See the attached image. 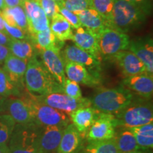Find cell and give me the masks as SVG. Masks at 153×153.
<instances>
[{"label":"cell","instance_id":"obj_28","mask_svg":"<svg viewBox=\"0 0 153 153\" xmlns=\"http://www.w3.org/2000/svg\"><path fill=\"white\" fill-rule=\"evenodd\" d=\"M8 48L11 54L28 62L36 55V50L30 40H16L11 38Z\"/></svg>","mask_w":153,"mask_h":153},{"label":"cell","instance_id":"obj_37","mask_svg":"<svg viewBox=\"0 0 153 153\" xmlns=\"http://www.w3.org/2000/svg\"><path fill=\"white\" fill-rule=\"evenodd\" d=\"M4 28L6 33L11 38L16 40H30V33L16 26H11L4 22Z\"/></svg>","mask_w":153,"mask_h":153},{"label":"cell","instance_id":"obj_46","mask_svg":"<svg viewBox=\"0 0 153 153\" xmlns=\"http://www.w3.org/2000/svg\"><path fill=\"white\" fill-rule=\"evenodd\" d=\"M5 4H4V0H0V13L1 11L5 8Z\"/></svg>","mask_w":153,"mask_h":153},{"label":"cell","instance_id":"obj_48","mask_svg":"<svg viewBox=\"0 0 153 153\" xmlns=\"http://www.w3.org/2000/svg\"><path fill=\"white\" fill-rule=\"evenodd\" d=\"M53 1H55V2H56V4L58 6H60L61 4L62 3V1H64V0H53Z\"/></svg>","mask_w":153,"mask_h":153},{"label":"cell","instance_id":"obj_30","mask_svg":"<svg viewBox=\"0 0 153 153\" xmlns=\"http://www.w3.org/2000/svg\"><path fill=\"white\" fill-rule=\"evenodd\" d=\"M82 153H119L114 138L105 140L89 141Z\"/></svg>","mask_w":153,"mask_h":153},{"label":"cell","instance_id":"obj_11","mask_svg":"<svg viewBox=\"0 0 153 153\" xmlns=\"http://www.w3.org/2000/svg\"><path fill=\"white\" fill-rule=\"evenodd\" d=\"M39 53L44 66L63 89L67 77L65 71V61L60 54V49L50 48L42 50Z\"/></svg>","mask_w":153,"mask_h":153},{"label":"cell","instance_id":"obj_1","mask_svg":"<svg viewBox=\"0 0 153 153\" xmlns=\"http://www.w3.org/2000/svg\"><path fill=\"white\" fill-rule=\"evenodd\" d=\"M151 9L128 0H114L106 26L126 33L140 27L150 14Z\"/></svg>","mask_w":153,"mask_h":153},{"label":"cell","instance_id":"obj_6","mask_svg":"<svg viewBox=\"0 0 153 153\" xmlns=\"http://www.w3.org/2000/svg\"><path fill=\"white\" fill-rule=\"evenodd\" d=\"M24 97L31 108L36 125L41 127L54 126L65 128L70 124V118L64 112L38 102L30 97L29 93Z\"/></svg>","mask_w":153,"mask_h":153},{"label":"cell","instance_id":"obj_19","mask_svg":"<svg viewBox=\"0 0 153 153\" xmlns=\"http://www.w3.org/2000/svg\"><path fill=\"white\" fill-rule=\"evenodd\" d=\"M98 111L92 106L78 108L68 114L69 118L82 137L86 136L88 130L97 118Z\"/></svg>","mask_w":153,"mask_h":153},{"label":"cell","instance_id":"obj_49","mask_svg":"<svg viewBox=\"0 0 153 153\" xmlns=\"http://www.w3.org/2000/svg\"><path fill=\"white\" fill-rule=\"evenodd\" d=\"M22 1H28V0H22Z\"/></svg>","mask_w":153,"mask_h":153},{"label":"cell","instance_id":"obj_18","mask_svg":"<svg viewBox=\"0 0 153 153\" xmlns=\"http://www.w3.org/2000/svg\"><path fill=\"white\" fill-rule=\"evenodd\" d=\"M114 58L120 67L125 76L148 73L142 61L130 51H122L117 53Z\"/></svg>","mask_w":153,"mask_h":153},{"label":"cell","instance_id":"obj_22","mask_svg":"<svg viewBox=\"0 0 153 153\" xmlns=\"http://www.w3.org/2000/svg\"><path fill=\"white\" fill-rule=\"evenodd\" d=\"M72 40L79 48L89 53L97 58L100 59L101 57L99 51L97 35L91 30L80 26L76 29Z\"/></svg>","mask_w":153,"mask_h":153},{"label":"cell","instance_id":"obj_42","mask_svg":"<svg viewBox=\"0 0 153 153\" xmlns=\"http://www.w3.org/2000/svg\"><path fill=\"white\" fill-rule=\"evenodd\" d=\"M128 1L138 4L144 6V7L152 8V0H128Z\"/></svg>","mask_w":153,"mask_h":153},{"label":"cell","instance_id":"obj_41","mask_svg":"<svg viewBox=\"0 0 153 153\" xmlns=\"http://www.w3.org/2000/svg\"><path fill=\"white\" fill-rule=\"evenodd\" d=\"M6 7H14L17 6H22V0H4Z\"/></svg>","mask_w":153,"mask_h":153},{"label":"cell","instance_id":"obj_12","mask_svg":"<svg viewBox=\"0 0 153 153\" xmlns=\"http://www.w3.org/2000/svg\"><path fill=\"white\" fill-rule=\"evenodd\" d=\"M22 7L27 19L30 35H34L50 28L49 19L37 1L35 0L23 1Z\"/></svg>","mask_w":153,"mask_h":153},{"label":"cell","instance_id":"obj_33","mask_svg":"<svg viewBox=\"0 0 153 153\" xmlns=\"http://www.w3.org/2000/svg\"><path fill=\"white\" fill-rule=\"evenodd\" d=\"M91 3L93 8L104 19L106 24L111 14L114 0H91Z\"/></svg>","mask_w":153,"mask_h":153},{"label":"cell","instance_id":"obj_32","mask_svg":"<svg viewBox=\"0 0 153 153\" xmlns=\"http://www.w3.org/2000/svg\"><path fill=\"white\" fill-rule=\"evenodd\" d=\"M16 124L10 115L0 114V144L8 143Z\"/></svg>","mask_w":153,"mask_h":153},{"label":"cell","instance_id":"obj_20","mask_svg":"<svg viewBox=\"0 0 153 153\" xmlns=\"http://www.w3.org/2000/svg\"><path fill=\"white\" fill-rule=\"evenodd\" d=\"M2 69L9 79L21 90L25 87L24 74L27 67V62L9 54L3 64Z\"/></svg>","mask_w":153,"mask_h":153},{"label":"cell","instance_id":"obj_47","mask_svg":"<svg viewBox=\"0 0 153 153\" xmlns=\"http://www.w3.org/2000/svg\"><path fill=\"white\" fill-rule=\"evenodd\" d=\"M122 153H150L149 151H145V150H137V151H134V152H122Z\"/></svg>","mask_w":153,"mask_h":153},{"label":"cell","instance_id":"obj_10","mask_svg":"<svg viewBox=\"0 0 153 153\" xmlns=\"http://www.w3.org/2000/svg\"><path fill=\"white\" fill-rule=\"evenodd\" d=\"M65 62H70L82 65L97 76H100L101 70V60L93 55L84 51L75 45H68L62 53Z\"/></svg>","mask_w":153,"mask_h":153},{"label":"cell","instance_id":"obj_21","mask_svg":"<svg viewBox=\"0 0 153 153\" xmlns=\"http://www.w3.org/2000/svg\"><path fill=\"white\" fill-rule=\"evenodd\" d=\"M82 148V137L72 123L63 131L60 144L55 153H78Z\"/></svg>","mask_w":153,"mask_h":153},{"label":"cell","instance_id":"obj_9","mask_svg":"<svg viewBox=\"0 0 153 153\" xmlns=\"http://www.w3.org/2000/svg\"><path fill=\"white\" fill-rule=\"evenodd\" d=\"M116 118L114 115L98 111L97 118L86 134L88 141L105 140L114 138L116 133Z\"/></svg>","mask_w":153,"mask_h":153},{"label":"cell","instance_id":"obj_31","mask_svg":"<svg viewBox=\"0 0 153 153\" xmlns=\"http://www.w3.org/2000/svg\"><path fill=\"white\" fill-rule=\"evenodd\" d=\"M22 90L11 81L9 76L2 68H0V97H20Z\"/></svg>","mask_w":153,"mask_h":153},{"label":"cell","instance_id":"obj_38","mask_svg":"<svg viewBox=\"0 0 153 153\" xmlns=\"http://www.w3.org/2000/svg\"><path fill=\"white\" fill-rule=\"evenodd\" d=\"M59 13H60V14L70 23L72 27L74 29H76V28L82 26V24L79 22L78 16L72 11L68 10L62 6H60L59 7Z\"/></svg>","mask_w":153,"mask_h":153},{"label":"cell","instance_id":"obj_4","mask_svg":"<svg viewBox=\"0 0 153 153\" xmlns=\"http://www.w3.org/2000/svg\"><path fill=\"white\" fill-rule=\"evenodd\" d=\"M114 116L116 128H133L152 123V104L149 99L137 96L128 106Z\"/></svg>","mask_w":153,"mask_h":153},{"label":"cell","instance_id":"obj_34","mask_svg":"<svg viewBox=\"0 0 153 153\" xmlns=\"http://www.w3.org/2000/svg\"><path fill=\"white\" fill-rule=\"evenodd\" d=\"M60 6L74 14L88 9H94L91 0H64Z\"/></svg>","mask_w":153,"mask_h":153},{"label":"cell","instance_id":"obj_36","mask_svg":"<svg viewBox=\"0 0 153 153\" xmlns=\"http://www.w3.org/2000/svg\"><path fill=\"white\" fill-rule=\"evenodd\" d=\"M63 91L65 94L74 99H81L82 97V91L79 84L66 78Z\"/></svg>","mask_w":153,"mask_h":153},{"label":"cell","instance_id":"obj_44","mask_svg":"<svg viewBox=\"0 0 153 153\" xmlns=\"http://www.w3.org/2000/svg\"><path fill=\"white\" fill-rule=\"evenodd\" d=\"M0 153H9V147L7 143L0 144Z\"/></svg>","mask_w":153,"mask_h":153},{"label":"cell","instance_id":"obj_24","mask_svg":"<svg viewBox=\"0 0 153 153\" xmlns=\"http://www.w3.org/2000/svg\"><path fill=\"white\" fill-rule=\"evenodd\" d=\"M4 22L9 26H16L29 33L28 27V22L26 14L22 6L14 7H5L1 11Z\"/></svg>","mask_w":153,"mask_h":153},{"label":"cell","instance_id":"obj_40","mask_svg":"<svg viewBox=\"0 0 153 153\" xmlns=\"http://www.w3.org/2000/svg\"><path fill=\"white\" fill-rule=\"evenodd\" d=\"M11 40V38L7 34L0 31V45L8 47Z\"/></svg>","mask_w":153,"mask_h":153},{"label":"cell","instance_id":"obj_3","mask_svg":"<svg viewBox=\"0 0 153 153\" xmlns=\"http://www.w3.org/2000/svg\"><path fill=\"white\" fill-rule=\"evenodd\" d=\"M135 94L123 85L115 88H98L91 99V106L99 112L116 115L128 106Z\"/></svg>","mask_w":153,"mask_h":153},{"label":"cell","instance_id":"obj_8","mask_svg":"<svg viewBox=\"0 0 153 153\" xmlns=\"http://www.w3.org/2000/svg\"><path fill=\"white\" fill-rule=\"evenodd\" d=\"M29 94L38 102L64 112L68 115L78 108L91 106L90 99L85 97L74 99L64 93H52L45 95H33L29 93Z\"/></svg>","mask_w":153,"mask_h":153},{"label":"cell","instance_id":"obj_2","mask_svg":"<svg viewBox=\"0 0 153 153\" xmlns=\"http://www.w3.org/2000/svg\"><path fill=\"white\" fill-rule=\"evenodd\" d=\"M24 85L28 92L33 95L64 93L62 87L55 81L43 62L38 60L36 55L27 62Z\"/></svg>","mask_w":153,"mask_h":153},{"label":"cell","instance_id":"obj_25","mask_svg":"<svg viewBox=\"0 0 153 153\" xmlns=\"http://www.w3.org/2000/svg\"><path fill=\"white\" fill-rule=\"evenodd\" d=\"M30 41L38 53L50 48H57L61 50L64 44V42L58 41L55 37L50 28L34 35H30Z\"/></svg>","mask_w":153,"mask_h":153},{"label":"cell","instance_id":"obj_14","mask_svg":"<svg viewBox=\"0 0 153 153\" xmlns=\"http://www.w3.org/2000/svg\"><path fill=\"white\" fill-rule=\"evenodd\" d=\"M128 50L142 61L147 72L153 75V43L152 38H139L130 41Z\"/></svg>","mask_w":153,"mask_h":153},{"label":"cell","instance_id":"obj_35","mask_svg":"<svg viewBox=\"0 0 153 153\" xmlns=\"http://www.w3.org/2000/svg\"><path fill=\"white\" fill-rule=\"evenodd\" d=\"M46 14L48 19L51 21L53 17L59 13V6L53 0H35Z\"/></svg>","mask_w":153,"mask_h":153},{"label":"cell","instance_id":"obj_27","mask_svg":"<svg viewBox=\"0 0 153 153\" xmlns=\"http://www.w3.org/2000/svg\"><path fill=\"white\" fill-rule=\"evenodd\" d=\"M51 21L50 28L58 41L64 42L67 40L72 39L73 33L72 26L60 13L55 14Z\"/></svg>","mask_w":153,"mask_h":153},{"label":"cell","instance_id":"obj_17","mask_svg":"<svg viewBox=\"0 0 153 153\" xmlns=\"http://www.w3.org/2000/svg\"><path fill=\"white\" fill-rule=\"evenodd\" d=\"M64 129L54 126L41 127L38 137L40 153H55L60 144Z\"/></svg>","mask_w":153,"mask_h":153},{"label":"cell","instance_id":"obj_39","mask_svg":"<svg viewBox=\"0 0 153 153\" xmlns=\"http://www.w3.org/2000/svg\"><path fill=\"white\" fill-rule=\"evenodd\" d=\"M10 53V51L8 47L0 45V66L3 65L6 58L8 57Z\"/></svg>","mask_w":153,"mask_h":153},{"label":"cell","instance_id":"obj_7","mask_svg":"<svg viewBox=\"0 0 153 153\" xmlns=\"http://www.w3.org/2000/svg\"><path fill=\"white\" fill-rule=\"evenodd\" d=\"M96 35L101 57L111 58L120 51L128 49L131 40L125 33L105 26Z\"/></svg>","mask_w":153,"mask_h":153},{"label":"cell","instance_id":"obj_5","mask_svg":"<svg viewBox=\"0 0 153 153\" xmlns=\"http://www.w3.org/2000/svg\"><path fill=\"white\" fill-rule=\"evenodd\" d=\"M41 128L35 123L16 124L7 143L9 153H40L38 137Z\"/></svg>","mask_w":153,"mask_h":153},{"label":"cell","instance_id":"obj_15","mask_svg":"<svg viewBox=\"0 0 153 153\" xmlns=\"http://www.w3.org/2000/svg\"><path fill=\"white\" fill-rule=\"evenodd\" d=\"M7 111L16 124L34 123L33 112L24 97L22 98H7Z\"/></svg>","mask_w":153,"mask_h":153},{"label":"cell","instance_id":"obj_45","mask_svg":"<svg viewBox=\"0 0 153 153\" xmlns=\"http://www.w3.org/2000/svg\"><path fill=\"white\" fill-rule=\"evenodd\" d=\"M0 31L2 32V33H6L5 30V28H4V20L2 16H1V13H0Z\"/></svg>","mask_w":153,"mask_h":153},{"label":"cell","instance_id":"obj_23","mask_svg":"<svg viewBox=\"0 0 153 153\" xmlns=\"http://www.w3.org/2000/svg\"><path fill=\"white\" fill-rule=\"evenodd\" d=\"M114 139L119 153L134 152L140 150L135 137L128 128H116Z\"/></svg>","mask_w":153,"mask_h":153},{"label":"cell","instance_id":"obj_26","mask_svg":"<svg viewBox=\"0 0 153 153\" xmlns=\"http://www.w3.org/2000/svg\"><path fill=\"white\" fill-rule=\"evenodd\" d=\"M75 14L78 16L82 26L93 31L95 34L106 26L104 19L94 9H86L80 12H76Z\"/></svg>","mask_w":153,"mask_h":153},{"label":"cell","instance_id":"obj_13","mask_svg":"<svg viewBox=\"0 0 153 153\" xmlns=\"http://www.w3.org/2000/svg\"><path fill=\"white\" fill-rule=\"evenodd\" d=\"M123 87L135 95L150 100L153 94V78L148 73L126 76L123 80Z\"/></svg>","mask_w":153,"mask_h":153},{"label":"cell","instance_id":"obj_16","mask_svg":"<svg viewBox=\"0 0 153 153\" xmlns=\"http://www.w3.org/2000/svg\"><path fill=\"white\" fill-rule=\"evenodd\" d=\"M65 71L68 79L89 87H98L101 77L91 74L85 66L77 63L65 62Z\"/></svg>","mask_w":153,"mask_h":153},{"label":"cell","instance_id":"obj_29","mask_svg":"<svg viewBox=\"0 0 153 153\" xmlns=\"http://www.w3.org/2000/svg\"><path fill=\"white\" fill-rule=\"evenodd\" d=\"M136 140L140 150L149 151L153 148V123L128 128Z\"/></svg>","mask_w":153,"mask_h":153},{"label":"cell","instance_id":"obj_43","mask_svg":"<svg viewBox=\"0 0 153 153\" xmlns=\"http://www.w3.org/2000/svg\"><path fill=\"white\" fill-rule=\"evenodd\" d=\"M7 99L5 97H0V113L7 111Z\"/></svg>","mask_w":153,"mask_h":153}]
</instances>
